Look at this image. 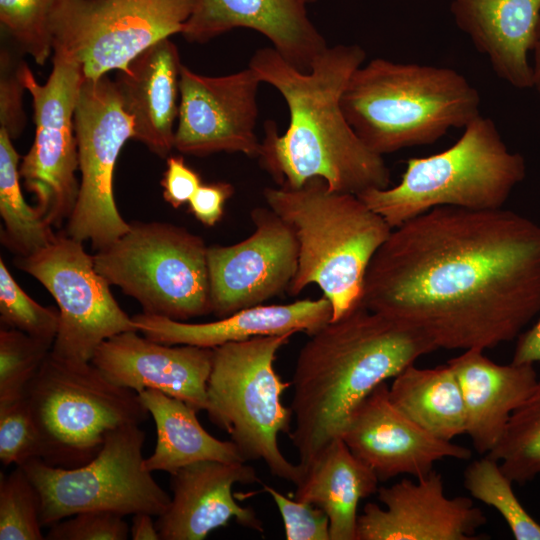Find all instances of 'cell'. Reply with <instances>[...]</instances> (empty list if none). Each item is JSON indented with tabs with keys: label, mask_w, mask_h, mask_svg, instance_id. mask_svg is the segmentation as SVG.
I'll use <instances>...</instances> for the list:
<instances>
[{
	"label": "cell",
	"mask_w": 540,
	"mask_h": 540,
	"mask_svg": "<svg viewBox=\"0 0 540 540\" xmlns=\"http://www.w3.org/2000/svg\"><path fill=\"white\" fill-rule=\"evenodd\" d=\"M361 303L438 349L512 341L540 312V224L503 208H433L392 229Z\"/></svg>",
	"instance_id": "1"
},
{
	"label": "cell",
	"mask_w": 540,
	"mask_h": 540,
	"mask_svg": "<svg viewBox=\"0 0 540 540\" xmlns=\"http://www.w3.org/2000/svg\"><path fill=\"white\" fill-rule=\"evenodd\" d=\"M365 58L359 45L337 44L302 72L273 47L253 54L249 67L279 91L289 110L284 134L274 122H265L257 158L278 186L296 188L315 177L332 190L355 195L390 186L383 156L359 139L341 108L343 91Z\"/></svg>",
	"instance_id": "2"
},
{
	"label": "cell",
	"mask_w": 540,
	"mask_h": 540,
	"mask_svg": "<svg viewBox=\"0 0 540 540\" xmlns=\"http://www.w3.org/2000/svg\"><path fill=\"white\" fill-rule=\"evenodd\" d=\"M437 349L421 331L362 303L310 335L291 381L295 427L289 436L302 474L341 438L353 411L377 386Z\"/></svg>",
	"instance_id": "3"
},
{
	"label": "cell",
	"mask_w": 540,
	"mask_h": 540,
	"mask_svg": "<svg viewBox=\"0 0 540 540\" xmlns=\"http://www.w3.org/2000/svg\"><path fill=\"white\" fill-rule=\"evenodd\" d=\"M478 90L456 70L376 58L358 67L341 108L359 139L385 155L436 142L480 114Z\"/></svg>",
	"instance_id": "4"
},
{
	"label": "cell",
	"mask_w": 540,
	"mask_h": 540,
	"mask_svg": "<svg viewBox=\"0 0 540 540\" xmlns=\"http://www.w3.org/2000/svg\"><path fill=\"white\" fill-rule=\"evenodd\" d=\"M262 193L298 242V268L287 292L296 296L317 285L331 303V320L360 304L368 266L392 231L385 219L357 195L332 190L318 177Z\"/></svg>",
	"instance_id": "5"
},
{
	"label": "cell",
	"mask_w": 540,
	"mask_h": 540,
	"mask_svg": "<svg viewBox=\"0 0 540 540\" xmlns=\"http://www.w3.org/2000/svg\"><path fill=\"white\" fill-rule=\"evenodd\" d=\"M451 147L407 160L400 182L357 195L396 228L437 207L503 208L526 176V163L503 141L496 124L479 115Z\"/></svg>",
	"instance_id": "6"
},
{
	"label": "cell",
	"mask_w": 540,
	"mask_h": 540,
	"mask_svg": "<svg viewBox=\"0 0 540 540\" xmlns=\"http://www.w3.org/2000/svg\"><path fill=\"white\" fill-rule=\"evenodd\" d=\"M292 335L258 336L213 348L205 411L246 462L262 460L274 476L297 485L302 471L278 445V435L291 432L293 414L281 402L291 383L274 369L278 351Z\"/></svg>",
	"instance_id": "7"
},
{
	"label": "cell",
	"mask_w": 540,
	"mask_h": 540,
	"mask_svg": "<svg viewBox=\"0 0 540 540\" xmlns=\"http://www.w3.org/2000/svg\"><path fill=\"white\" fill-rule=\"evenodd\" d=\"M25 399L43 443L45 463L74 468L90 462L112 430L149 417L139 394L108 380L91 362L58 359L51 352Z\"/></svg>",
	"instance_id": "8"
},
{
	"label": "cell",
	"mask_w": 540,
	"mask_h": 540,
	"mask_svg": "<svg viewBox=\"0 0 540 540\" xmlns=\"http://www.w3.org/2000/svg\"><path fill=\"white\" fill-rule=\"evenodd\" d=\"M204 240L168 222H134L97 250V271L134 298L143 313L177 321L211 313Z\"/></svg>",
	"instance_id": "9"
},
{
	"label": "cell",
	"mask_w": 540,
	"mask_h": 540,
	"mask_svg": "<svg viewBox=\"0 0 540 540\" xmlns=\"http://www.w3.org/2000/svg\"><path fill=\"white\" fill-rule=\"evenodd\" d=\"M144 441L139 425H123L109 432L99 453L82 466L56 467L41 459L21 466L39 492L42 525L91 510L163 514L171 496L144 466Z\"/></svg>",
	"instance_id": "10"
},
{
	"label": "cell",
	"mask_w": 540,
	"mask_h": 540,
	"mask_svg": "<svg viewBox=\"0 0 540 540\" xmlns=\"http://www.w3.org/2000/svg\"><path fill=\"white\" fill-rule=\"evenodd\" d=\"M196 0H56L53 52L76 61L85 78L123 70L144 50L182 33Z\"/></svg>",
	"instance_id": "11"
},
{
	"label": "cell",
	"mask_w": 540,
	"mask_h": 540,
	"mask_svg": "<svg viewBox=\"0 0 540 540\" xmlns=\"http://www.w3.org/2000/svg\"><path fill=\"white\" fill-rule=\"evenodd\" d=\"M81 179L65 234L96 250L130 228L120 215L113 195L118 155L134 138V121L124 109L117 85L107 75L84 78L74 113Z\"/></svg>",
	"instance_id": "12"
},
{
	"label": "cell",
	"mask_w": 540,
	"mask_h": 540,
	"mask_svg": "<svg viewBox=\"0 0 540 540\" xmlns=\"http://www.w3.org/2000/svg\"><path fill=\"white\" fill-rule=\"evenodd\" d=\"M82 244L57 234L45 248L16 259L17 267L38 280L58 305L59 327L51 354L74 363L91 362L108 338L138 331Z\"/></svg>",
	"instance_id": "13"
},
{
	"label": "cell",
	"mask_w": 540,
	"mask_h": 540,
	"mask_svg": "<svg viewBox=\"0 0 540 540\" xmlns=\"http://www.w3.org/2000/svg\"><path fill=\"white\" fill-rule=\"evenodd\" d=\"M53 68L45 84L35 79L25 63L19 74L32 96L35 137L19 165L25 188L37 200V209L52 226L69 219L77 201L78 148L74 113L85 78L81 66L60 52H53Z\"/></svg>",
	"instance_id": "14"
},
{
	"label": "cell",
	"mask_w": 540,
	"mask_h": 540,
	"mask_svg": "<svg viewBox=\"0 0 540 540\" xmlns=\"http://www.w3.org/2000/svg\"><path fill=\"white\" fill-rule=\"evenodd\" d=\"M250 217L254 231L247 238L207 249L211 313L218 318L288 291L298 268V242L290 226L268 206L255 207Z\"/></svg>",
	"instance_id": "15"
},
{
	"label": "cell",
	"mask_w": 540,
	"mask_h": 540,
	"mask_svg": "<svg viewBox=\"0 0 540 540\" xmlns=\"http://www.w3.org/2000/svg\"><path fill=\"white\" fill-rule=\"evenodd\" d=\"M260 83L249 66L233 74L210 77L182 64L174 148L198 157L227 152L258 158L261 142L255 127Z\"/></svg>",
	"instance_id": "16"
},
{
	"label": "cell",
	"mask_w": 540,
	"mask_h": 540,
	"mask_svg": "<svg viewBox=\"0 0 540 540\" xmlns=\"http://www.w3.org/2000/svg\"><path fill=\"white\" fill-rule=\"evenodd\" d=\"M402 479L379 487L378 500L367 503L358 515L356 540H474L487 522L469 497L449 498L442 474Z\"/></svg>",
	"instance_id": "17"
},
{
	"label": "cell",
	"mask_w": 540,
	"mask_h": 540,
	"mask_svg": "<svg viewBox=\"0 0 540 540\" xmlns=\"http://www.w3.org/2000/svg\"><path fill=\"white\" fill-rule=\"evenodd\" d=\"M341 438L379 481L402 474L418 478L439 460H468L472 455L468 448L435 437L405 416L391 402L386 382L356 407Z\"/></svg>",
	"instance_id": "18"
},
{
	"label": "cell",
	"mask_w": 540,
	"mask_h": 540,
	"mask_svg": "<svg viewBox=\"0 0 540 540\" xmlns=\"http://www.w3.org/2000/svg\"><path fill=\"white\" fill-rule=\"evenodd\" d=\"M137 332H122L102 342L91 363L120 387L138 394L158 390L205 410L213 349L163 344Z\"/></svg>",
	"instance_id": "19"
},
{
	"label": "cell",
	"mask_w": 540,
	"mask_h": 540,
	"mask_svg": "<svg viewBox=\"0 0 540 540\" xmlns=\"http://www.w3.org/2000/svg\"><path fill=\"white\" fill-rule=\"evenodd\" d=\"M236 483H261L256 470L246 462L203 460L170 474L171 502L158 516L160 540H204L228 524L231 518L242 526L263 532L262 521L249 507L236 502Z\"/></svg>",
	"instance_id": "20"
},
{
	"label": "cell",
	"mask_w": 540,
	"mask_h": 540,
	"mask_svg": "<svg viewBox=\"0 0 540 540\" xmlns=\"http://www.w3.org/2000/svg\"><path fill=\"white\" fill-rule=\"evenodd\" d=\"M306 0H196L182 35L206 43L236 28L255 30L291 65L309 72L328 47L311 22Z\"/></svg>",
	"instance_id": "21"
},
{
	"label": "cell",
	"mask_w": 540,
	"mask_h": 540,
	"mask_svg": "<svg viewBox=\"0 0 540 540\" xmlns=\"http://www.w3.org/2000/svg\"><path fill=\"white\" fill-rule=\"evenodd\" d=\"M332 315L331 303L322 296L288 304L257 305L205 323H188L145 313L132 319L138 332L156 342L213 349L258 336L300 331L310 336L327 324Z\"/></svg>",
	"instance_id": "22"
},
{
	"label": "cell",
	"mask_w": 540,
	"mask_h": 540,
	"mask_svg": "<svg viewBox=\"0 0 540 540\" xmlns=\"http://www.w3.org/2000/svg\"><path fill=\"white\" fill-rule=\"evenodd\" d=\"M451 13L499 78L518 89L533 86L529 53L537 42L540 0H453Z\"/></svg>",
	"instance_id": "23"
},
{
	"label": "cell",
	"mask_w": 540,
	"mask_h": 540,
	"mask_svg": "<svg viewBox=\"0 0 540 540\" xmlns=\"http://www.w3.org/2000/svg\"><path fill=\"white\" fill-rule=\"evenodd\" d=\"M466 411V433L474 449L488 454L500 441L512 413L537 382L533 364L493 362L481 349L464 350L450 359Z\"/></svg>",
	"instance_id": "24"
},
{
	"label": "cell",
	"mask_w": 540,
	"mask_h": 540,
	"mask_svg": "<svg viewBox=\"0 0 540 540\" xmlns=\"http://www.w3.org/2000/svg\"><path fill=\"white\" fill-rule=\"evenodd\" d=\"M181 66L177 46L165 38L135 57L115 81L134 121L133 139L161 158L174 149Z\"/></svg>",
	"instance_id": "25"
},
{
	"label": "cell",
	"mask_w": 540,
	"mask_h": 540,
	"mask_svg": "<svg viewBox=\"0 0 540 540\" xmlns=\"http://www.w3.org/2000/svg\"><path fill=\"white\" fill-rule=\"evenodd\" d=\"M375 472L342 438L318 455L296 485L294 499L321 508L330 522V540H356L359 502L377 493Z\"/></svg>",
	"instance_id": "26"
},
{
	"label": "cell",
	"mask_w": 540,
	"mask_h": 540,
	"mask_svg": "<svg viewBox=\"0 0 540 540\" xmlns=\"http://www.w3.org/2000/svg\"><path fill=\"white\" fill-rule=\"evenodd\" d=\"M139 397L157 432L154 451L144 459L148 471L173 474L203 460L246 462L231 440L222 441L209 434L196 416L198 411L183 400L153 389L140 392Z\"/></svg>",
	"instance_id": "27"
},
{
	"label": "cell",
	"mask_w": 540,
	"mask_h": 540,
	"mask_svg": "<svg viewBox=\"0 0 540 540\" xmlns=\"http://www.w3.org/2000/svg\"><path fill=\"white\" fill-rule=\"evenodd\" d=\"M389 397L405 416L437 438L452 441L466 433L462 391L447 363L434 368L408 366L393 378Z\"/></svg>",
	"instance_id": "28"
},
{
	"label": "cell",
	"mask_w": 540,
	"mask_h": 540,
	"mask_svg": "<svg viewBox=\"0 0 540 540\" xmlns=\"http://www.w3.org/2000/svg\"><path fill=\"white\" fill-rule=\"evenodd\" d=\"M20 156L6 130L0 128V215L4 228L1 241L18 257L30 256L56 237L39 210L29 206L22 194Z\"/></svg>",
	"instance_id": "29"
},
{
	"label": "cell",
	"mask_w": 540,
	"mask_h": 540,
	"mask_svg": "<svg viewBox=\"0 0 540 540\" xmlns=\"http://www.w3.org/2000/svg\"><path fill=\"white\" fill-rule=\"evenodd\" d=\"M513 483L540 477V381L512 413L497 445L487 454Z\"/></svg>",
	"instance_id": "30"
},
{
	"label": "cell",
	"mask_w": 540,
	"mask_h": 540,
	"mask_svg": "<svg viewBox=\"0 0 540 540\" xmlns=\"http://www.w3.org/2000/svg\"><path fill=\"white\" fill-rule=\"evenodd\" d=\"M463 483L472 497L495 508L516 540H540V524L517 498L512 480L489 455L472 461L464 470Z\"/></svg>",
	"instance_id": "31"
},
{
	"label": "cell",
	"mask_w": 540,
	"mask_h": 540,
	"mask_svg": "<svg viewBox=\"0 0 540 540\" xmlns=\"http://www.w3.org/2000/svg\"><path fill=\"white\" fill-rule=\"evenodd\" d=\"M52 341L17 329H0V404L25 397L26 390L51 352Z\"/></svg>",
	"instance_id": "32"
},
{
	"label": "cell",
	"mask_w": 540,
	"mask_h": 540,
	"mask_svg": "<svg viewBox=\"0 0 540 540\" xmlns=\"http://www.w3.org/2000/svg\"><path fill=\"white\" fill-rule=\"evenodd\" d=\"M39 492L21 466L0 477V540H43Z\"/></svg>",
	"instance_id": "33"
},
{
	"label": "cell",
	"mask_w": 540,
	"mask_h": 540,
	"mask_svg": "<svg viewBox=\"0 0 540 540\" xmlns=\"http://www.w3.org/2000/svg\"><path fill=\"white\" fill-rule=\"evenodd\" d=\"M56 0H0L4 29L40 66L53 52L50 16Z\"/></svg>",
	"instance_id": "34"
},
{
	"label": "cell",
	"mask_w": 540,
	"mask_h": 540,
	"mask_svg": "<svg viewBox=\"0 0 540 540\" xmlns=\"http://www.w3.org/2000/svg\"><path fill=\"white\" fill-rule=\"evenodd\" d=\"M1 326L52 341L59 327V311L34 301L15 281L3 259H0Z\"/></svg>",
	"instance_id": "35"
},
{
	"label": "cell",
	"mask_w": 540,
	"mask_h": 540,
	"mask_svg": "<svg viewBox=\"0 0 540 540\" xmlns=\"http://www.w3.org/2000/svg\"><path fill=\"white\" fill-rule=\"evenodd\" d=\"M43 443L25 397L0 404V460L23 466L42 459Z\"/></svg>",
	"instance_id": "36"
},
{
	"label": "cell",
	"mask_w": 540,
	"mask_h": 540,
	"mask_svg": "<svg viewBox=\"0 0 540 540\" xmlns=\"http://www.w3.org/2000/svg\"><path fill=\"white\" fill-rule=\"evenodd\" d=\"M130 528L124 516L103 510L84 511L52 525L48 540H126Z\"/></svg>",
	"instance_id": "37"
},
{
	"label": "cell",
	"mask_w": 540,
	"mask_h": 540,
	"mask_svg": "<svg viewBox=\"0 0 540 540\" xmlns=\"http://www.w3.org/2000/svg\"><path fill=\"white\" fill-rule=\"evenodd\" d=\"M264 491L278 507L287 540H330L329 518L321 508L290 499L267 485Z\"/></svg>",
	"instance_id": "38"
},
{
	"label": "cell",
	"mask_w": 540,
	"mask_h": 540,
	"mask_svg": "<svg viewBox=\"0 0 540 540\" xmlns=\"http://www.w3.org/2000/svg\"><path fill=\"white\" fill-rule=\"evenodd\" d=\"M19 64L6 50L0 54V128L7 131L12 140L19 137L25 124L23 92L26 90L19 74Z\"/></svg>",
	"instance_id": "39"
},
{
	"label": "cell",
	"mask_w": 540,
	"mask_h": 540,
	"mask_svg": "<svg viewBox=\"0 0 540 540\" xmlns=\"http://www.w3.org/2000/svg\"><path fill=\"white\" fill-rule=\"evenodd\" d=\"M166 166L161 179L163 198L173 208H179L189 202L201 186V177L181 156L167 157Z\"/></svg>",
	"instance_id": "40"
},
{
	"label": "cell",
	"mask_w": 540,
	"mask_h": 540,
	"mask_svg": "<svg viewBox=\"0 0 540 540\" xmlns=\"http://www.w3.org/2000/svg\"><path fill=\"white\" fill-rule=\"evenodd\" d=\"M234 191L228 182L202 183L188 202L189 210L203 225L212 227L222 218L225 204Z\"/></svg>",
	"instance_id": "41"
},
{
	"label": "cell",
	"mask_w": 540,
	"mask_h": 540,
	"mask_svg": "<svg viewBox=\"0 0 540 540\" xmlns=\"http://www.w3.org/2000/svg\"><path fill=\"white\" fill-rule=\"evenodd\" d=\"M512 363H540V317L529 329L524 330L518 337Z\"/></svg>",
	"instance_id": "42"
},
{
	"label": "cell",
	"mask_w": 540,
	"mask_h": 540,
	"mask_svg": "<svg viewBox=\"0 0 540 540\" xmlns=\"http://www.w3.org/2000/svg\"><path fill=\"white\" fill-rule=\"evenodd\" d=\"M153 515L138 513L133 515L130 535L133 540H160V535L153 521Z\"/></svg>",
	"instance_id": "43"
},
{
	"label": "cell",
	"mask_w": 540,
	"mask_h": 540,
	"mask_svg": "<svg viewBox=\"0 0 540 540\" xmlns=\"http://www.w3.org/2000/svg\"><path fill=\"white\" fill-rule=\"evenodd\" d=\"M533 62H532V68H533V86L540 98V42L537 41L533 50Z\"/></svg>",
	"instance_id": "44"
},
{
	"label": "cell",
	"mask_w": 540,
	"mask_h": 540,
	"mask_svg": "<svg viewBox=\"0 0 540 540\" xmlns=\"http://www.w3.org/2000/svg\"><path fill=\"white\" fill-rule=\"evenodd\" d=\"M537 41L540 42V18H539L538 28H537Z\"/></svg>",
	"instance_id": "45"
},
{
	"label": "cell",
	"mask_w": 540,
	"mask_h": 540,
	"mask_svg": "<svg viewBox=\"0 0 540 540\" xmlns=\"http://www.w3.org/2000/svg\"><path fill=\"white\" fill-rule=\"evenodd\" d=\"M308 4H312V3H315L317 2L318 0H306Z\"/></svg>",
	"instance_id": "46"
}]
</instances>
